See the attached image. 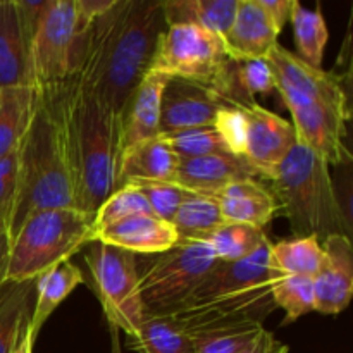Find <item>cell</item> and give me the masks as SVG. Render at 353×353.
<instances>
[{"label": "cell", "mask_w": 353, "mask_h": 353, "mask_svg": "<svg viewBox=\"0 0 353 353\" xmlns=\"http://www.w3.org/2000/svg\"><path fill=\"white\" fill-rule=\"evenodd\" d=\"M268 179L295 238L314 236L323 243L333 234L348 236L350 226L334 190L330 165L312 152L296 143Z\"/></svg>", "instance_id": "4"}, {"label": "cell", "mask_w": 353, "mask_h": 353, "mask_svg": "<svg viewBox=\"0 0 353 353\" xmlns=\"http://www.w3.org/2000/svg\"><path fill=\"white\" fill-rule=\"evenodd\" d=\"M245 114L243 159L269 178L296 145L292 123L264 109L257 102L241 105Z\"/></svg>", "instance_id": "14"}, {"label": "cell", "mask_w": 353, "mask_h": 353, "mask_svg": "<svg viewBox=\"0 0 353 353\" xmlns=\"http://www.w3.org/2000/svg\"><path fill=\"white\" fill-rule=\"evenodd\" d=\"M214 128L219 131L230 154L243 157L245 114L241 105H228L217 114Z\"/></svg>", "instance_id": "39"}, {"label": "cell", "mask_w": 353, "mask_h": 353, "mask_svg": "<svg viewBox=\"0 0 353 353\" xmlns=\"http://www.w3.org/2000/svg\"><path fill=\"white\" fill-rule=\"evenodd\" d=\"M234 81L241 95L255 102L257 93H269L274 90V76L268 59H248L234 62Z\"/></svg>", "instance_id": "38"}, {"label": "cell", "mask_w": 353, "mask_h": 353, "mask_svg": "<svg viewBox=\"0 0 353 353\" xmlns=\"http://www.w3.org/2000/svg\"><path fill=\"white\" fill-rule=\"evenodd\" d=\"M219 262L205 240H179L171 250L154 255L138 269L145 316H172L181 310Z\"/></svg>", "instance_id": "6"}, {"label": "cell", "mask_w": 353, "mask_h": 353, "mask_svg": "<svg viewBox=\"0 0 353 353\" xmlns=\"http://www.w3.org/2000/svg\"><path fill=\"white\" fill-rule=\"evenodd\" d=\"M37 90L33 116L17 148L19 181L9 221L10 240L33 214L74 209L62 85L37 86Z\"/></svg>", "instance_id": "2"}, {"label": "cell", "mask_w": 353, "mask_h": 353, "mask_svg": "<svg viewBox=\"0 0 353 353\" xmlns=\"http://www.w3.org/2000/svg\"><path fill=\"white\" fill-rule=\"evenodd\" d=\"M141 214H152L150 205L137 186L126 183V185H121L99 207V210L95 212V219H93V230L97 234L103 228L112 226V224L128 219V217L141 216ZM95 234H93V238H95Z\"/></svg>", "instance_id": "34"}, {"label": "cell", "mask_w": 353, "mask_h": 353, "mask_svg": "<svg viewBox=\"0 0 353 353\" xmlns=\"http://www.w3.org/2000/svg\"><path fill=\"white\" fill-rule=\"evenodd\" d=\"M290 23L293 26V37H295L296 52L299 57L314 68H321L326 50L327 40H330V30L324 21L321 9H307L302 3H293Z\"/></svg>", "instance_id": "31"}, {"label": "cell", "mask_w": 353, "mask_h": 353, "mask_svg": "<svg viewBox=\"0 0 353 353\" xmlns=\"http://www.w3.org/2000/svg\"><path fill=\"white\" fill-rule=\"evenodd\" d=\"M288 352H290L288 345L279 341L271 331L264 330L254 341H250L247 347L241 348V350L236 353H288Z\"/></svg>", "instance_id": "41"}, {"label": "cell", "mask_w": 353, "mask_h": 353, "mask_svg": "<svg viewBox=\"0 0 353 353\" xmlns=\"http://www.w3.org/2000/svg\"><path fill=\"white\" fill-rule=\"evenodd\" d=\"M62 103L74 209L95 214L117 188L119 116L72 81L62 83Z\"/></svg>", "instance_id": "3"}, {"label": "cell", "mask_w": 353, "mask_h": 353, "mask_svg": "<svg viewBox=\"0 0 353 353\" xmlns=\"http://www.w3.org/2000/svg\"><path fill=\"white\" fill-rule=\"evenodd\" d=\"M93 241L123 248L134 255H157L171 250L179 238L171 223L154 214H141L103 228L95 234Z\"/></svg>", "instance_id": "19"}, {"label": "cell", "mask_w": 353, "mask_h": 353, "mask_svg": "<svg viewBox=\"0 0 353 353\" xmlns=\"http://www.w3.org/2000/svg\"><path fill=\"white\" fill-rule=\"evenodd\" d=\"M37 279L6 281L0 286V353H21L34 347L31 334Z\"/></svg>", "instance_id": "20"}, {"label": "cell", "mask_w": 353, "mask_h": 353, "mask_svg": "<svg viewBox=\"0 0 353 353\" xmlns=\"http://www.w3.org/2000/svg\"><path fill=\"white\" fill-rule=\"evenodd\" d=\"M323 243L314 236L292 238L279 243H272L269 248V269L278 279L290 276L312 278L323 264Z\"/></svg>", "instance_id": "27"}, {"label": "cell", "mask_w": 353, "mask_h": 353, "mask_svg": "<svg viewBox=\"0 0 353 353\" xmlns=\"http://www.w3.org/2000/svg\"><path fill=\"white\" fill-rule=\"evenodd\" d=\"M212 196L219 203L224 223L250 224L264 230L279 212L274 195L259 179L231 183Z\"/></svg>", "instance_id": "23"}, {"label": "cell", "mask_w": 353, "mask_h": 353, "mask_svg": "<svg viewBox=\"0 0 353 353\" xmlns=\"http://www.w3.org/2000/svg\"><path fill=\"white\" fill-rule=\"evenodd\" d=\"M228 105L212 86L168 78L161 100V134L214 126L217 114Z\"/></svg>", "instance_id": "13"}, {"label": "cell", "mask_w": 353, "mask_h": 353, "mask_svg": "<svg viewBox=\"0 0 353 353\" xmlns=\"http://www.w3.org/2000/svg\"><path fill=\"white\" fill-rule=\"evenodd\" d=\"M259 3H261L262 9L268 12V16L271 17L274 26L278 28V31L281 33L285 24L290 21V16H292V9L295 0H259Z\"/></svg>", "instance_id": "42"}, {"label": "cell", "mask_w": 353, "mask_h": 353, "mask_svg": "<svg viewBox=\"0 0 353 353\" xmlns=\"http://www.w3.org/2000/svg\"><path fill=\"white\" fill-rule=\"evenodd\" d=\"M95 214L78 209H50L33 214L10 240L6 281L37 279L59 262L71 261L93 243Z\"/></svg>", "instance_id": "5"}, {"label": "cell", "mask_w": 353, "mask_h": 353, "mask_svg": "<svg viewBox=\"0 0 353 353\" xmlns=\"http://www.w3.org/2000/svg\"><path fill=\"white\" fill-rule=\"evenodd\" d=\"M172 228L183 241L205 240L210 233L224 224L223 212L212 195L190 192L171 221Z\"/></svg>", "instance_id": "30"}, {"label": "cell", "mask_w": 353, "mask_h": 353, "mask_svg": "<svg viewBox=\"0 0 353 353\" xmlns=\"http://www.w3.org/2000/svg\"><path fill=\"white\" fill-rule=\"evenodd\" d=\"M264 331L259 324L223 327V330L202 331L190 336L195 353H236L254 341Z\"/></svg>", "instance_id": "36"}, {"label": "cell", "mask_w": 353, "mask_h": 353, "mask_svg": "<svg viewBox=\"0 0 353 353\" xmlns=\"http://www.w3.org/2000/svg\"><path fill=\"white\" fill-rule=\"evenodd\" d=\"M0 99H2V88H0Z\"/></svg>", "instance_id": "46"}, {"label": "cell", "mask_w": 353, "mask_h": 353, "mask_svg": "<svg viewBox=\"0 0 353 353\" xmlns=\"http://www.w3.org/2000/svg\"><path fill=\"white\" fill-rule=\"evenodd\" d=\"M109 330H110V353H123V348H121V341H119L121 331L114 326H109Z\"/></svg>", "instance_id": "44"}, {"label": "cell", "mask_w": 353, "mask_h": 353, "mask_svg": "<svg viewBox=\"0 0 353 353\" xmlns=\"http://www.w3.org/2000/svg\"><path fill=\"white\" fill-rule=\"evenodd\" d=\"M34 86L30 41L21 26L16 0H0V88Z\"/></svg>", "instance_id": "22"}, {"label": "cell", "mask_w": 353, "mask_h": 353, "mask_svg": "<svg viewBox=\"0 0 353 353\" xmlns=\"http://www.w3.org/2000/svg\"><path fill=\"white\" fill-rule=\"evenodd\" d=\"M130 185L137 186L147 199L152 214L168 223H171L183 200L190 193L172 181H130Z\"/></svg>", "instance_id": "37"}, {"label": "cell", "mask_w": 353, "mask_h": 353, "mask_svg": "<svg viewBox=\"0 0 353 353\" xmlns=\"http://www.w3.org/2000/svg\"><path fill=\"white\" fill-rule=\"evenodd\" d=\"M271 240H269L268 243L262 245L257 252H254L248 257L233 262H219L216 269L203 279V283L193 293L188 303L272 285L276 278L269 269V248H271Z\"/></svg>", "instance_id": "18"}, {"label": "cell", "mask_w": 353, "mask_h": 353, "mask_svg": "<svg viewBox=\"0 0 353 353\" xmlns=\"http://www.w3.org/2000/svg\"><path fill=\"white\" fill-rule=\"evenodd\" d=\"M271 286L245 290L231 295L193 302L172 314L183 326L188 336L202 331L223 330V327L259 324L264 326V319L276 309L271 296Z\"/></svg>", "instance_id": "10"}, {"label": "cell", "mask_w": 353, "mask_h": 353, "mask_svg": "<svg viewBox=\"0 0 353 353\" xmlns=\"http://www.w3.org/2000/svg\"><path fill=\"white\" fill-rule=\"evenodd\" d=\"M278 28L259 0H238L233 24L224 37L233 59H265L278 45Z\"/></svg>", "instance_id": "21"}, {"label": "cell", "mask_w": 353, "mask_h": 353, "mask_svg": "<svg viewBox=\"0 0 353 353\" xmlns=\"http://www.w3.org/2000/svg\"><path fill=\"white\" fill-rule=\"evenodd\" d=\"M9 250H10L9 230H7L6 221L0 219V286L6 283L7 264H9Z\"/></svg>", "instance_id": "43"}, {"label": "cell", "mask_w": 353, "mask_h": 353, "mask_svg": "<svg viewBox=\"0 0 353 353\" xmlns=\"http://www.w3.org/2000/svg\"><path fill=\"white\" fill-rule=\"evenodd\" d=\"M81 269L71 261L52 265L37 278V299H34L33 317H31V334L37 340L41 327L54 310L71 295L76 286L85 283Z\"/></svg>", "instance_id": "26"}, {"label": "cell", "mask_w": 353, "mask_h": 353, "mask_svg": "<svg viewBox=\"0 0 353 353\" xmlns=\"http://www.w3.org/2000/svg\"><path fill=\"white\" fill-rule=\"evenodd\" d=\"M223 37L193 24H171L159 34L148 71L212 86L231 62Z\"/></svg>", "instance_id": "9"}, {"label": "cell", "mask_w": 353, "mask_h": 353, "mask_svg": "<svg viewBox=\"0 0 353 353\" xmlns=\"http://www.w3.org/2000/svg\"><path fill=\"white\" fill-rule=\"evenodd\" d=\"M257 178L262 176L243 157L233 154H212L179 159L172 183L188 192L214 195L231 183Z\"/></svg>", "instance_id": "17"}, {"label": "cell", "mask_w": 353, "mask_h": 353, "mask_svg": "<svg viewBox=\"0 0 353 353\" xmlns=\"http://www.w3.org/2000/svg\"><path fill=\"white\" fill-rule=\"evenodd\" d=\"M207 245L221 262H233L248 257L269 241L261 228L241 223H224L205 238Z\"/></svg>", "instance_id": "32"}, {"label": "cell", "mask_w": 353, "mask_h": 353, "mask_svg": "<svg viewBox=\"0 0 353 353\" xmlns=\"http://www.w3.org/2000/svg\"><path fill=\"white\" fill-rule=\"evenodd\" d=\"M292 114L296 143L307 148L327 165H343L352 161L347 147V121L350 110L299 99H283Z\"/></svg>", "instance_id": "11"}, {"label": "cell", "mask_w": 353, "mask_h": 353, "mask_svg": "<svg viewBox=\"0 0 353 353\" xmlns=\"http://www.w3.org/2000/svg\"><path fill=\"white\" fill-rule=\"evenodd\" d=\"M126 340L138 353H195L190 336L172 316H145L137 336Z\"/></svg>", "instance_id": "29"}, {"label": "cell", "mask_w": 353, "mask_h": 353, "mask_svg": "<svg viewBox=\"0 0 353 353\" xmlns=\"http://www.w3.org/2000/svg\"><path fill=\"white\" fill-rule=\"evenodd\" d=\"M90 290L100 302L109 326L117 327L126 338L137 336L143 321L140 286H138V259L131 252L93 241L86 245Z\"/></svg>", "instance_id": "8"}, {"label": "cell", "mask_w": 353, "mask_h": 353, "mask_svg": "<svg viewBox=\"0 0 353 353\" xmlns=\"http://www.w3.org/2000/svg\"><path fill=\"white\" fill-rule=\"evenodd\" d=\"M324 259L314 276L316 310L327 316L341 314L353 295V248L350 236L333 234L323 241Z\"/></svg>", "instance_id": "15"}, {"label": "cell", "mask_w": 353, "mask_h": 353, "mask_svg": "<svg viewBox=\"0 0 353 353\" xmlns=\"http://www.w3.org/2000/svg\"><path fill=\"white\" fill-rule=\"evenodd\" d=\"M93 21L76 0H50L31 41L30 57L34 86L71 81L81 69Z\"/></svg>", "instance_id": "7"}, {"label": "cell", "mask_w": 353, "mask_h": 353, "mask_svg": "<svg viewBox=\"0 0 353 353\" xmlns=\"http://www.w3.org/2000/svg\"><path fill=\"white\" fill-rule=\"evenodd\" d=\"M178 159L203 157L212 154H230L219 131L214 126L192 128L178 133L162 134Z\"/></svg>", "instance_id": "35"}, {"label": "cell", "mask_w": 353, "mask_h": 353, "mask_svg": "<svg viewBox=\"0 0 353 353\" xmlns=\"http://www.w3.org/2000/svg\"><path fill=\"white\" fill-rule=\"evenodd\" d=\"M168 76L148 71L119 114L121 154L133 145L161 137V100Z\"/></svg>", "instance_id": "16"}, {"label": "cell", "mask_w": 353, "mask_h": 353, "mask_svg": "<svg viewBox=\"0 0 353 353\" xmlns=\"http://www.w3.org/2000/svg\"><path fill=\"white\" fill-rule=\"evenodd\" d=\"M265 59L274 76V90H278L281 99L307 100L350 110L347 90L340 74L307 64L279 43Z\"/></svg>", "instance_id": "12"}, {"label": "cell", "mask_w": 353, "mask_h": 353, "mask_svg": "<svg viewBox=\"0 0 353 353\" xmlns=\"http://www.w3.org/2000/svg\"><path fill=\"white\" fill-rule=\"evenodd\" d=\"M37 86L2 88L0 99V159L19 148L21 140L30 126L37 103Z\"/></svg>", "instance_id": "28"}, {"label": "cell", "mask_w": 353, "mask_h": 353, "mask_svg": "<svg viewBox=\"0 0 353 353\" xmlns=\"http://www.w3.org/2000/svg\"><path fill=\"white\" fill-rule=\"evenodd\" d=\"M178 162L162 134L133 145L121 154L117 188L130 181H172Z\"/></svg>", "instance_id": "24"}, {"label": "cell", "mask_w": 353, "mask_h": 353, "mask_svg": "<svg viewBox=\"0 0 353 353\" xmlns=\"http://www.w3.org/2000/svg\"><path fill=\"white\" fill-rule=\"evenodd\" d=\"M164 28L161 0H116L93 21L85 61L71 81L119 116L148 72Z\"/></svg>", "instance_id": "1"}, {"label": "cell", "mask_w": 353, "mask_h": 353, "mask_svg": "<svg viewBox=\"0 0 353 353\" xmlns=\"http://www.w3.org/2000/svg\"><path fill=\"white\" fill-rule=\"evenodd\" d=\"M17 181H19V159L16 150L0 159V219L6 221L7 230L16 202Z\"/></svg>", "instance_id": "40"}, {"label": "cell", "mask_w": 353, "mask_h": 353, "mask_svg": "<svg viewBox=\"0 0 353 353\" xmlns=\"http://www.w3.org/2000/svg\"><path fill=\"white\" fill-rule=\"evenodd\" d=\"M238 0H161L165 26L193 24L226 37L236 14Z\"/></svg>", "instance_id": "25"}, {"label": "cell", "mask_w": 353, "mask_h": 353, "mask_svg": "<svg viewBox=\"0 0 353 353\" xmlns=\"http://www.w3.org/2000/svg\"><path fill=\"white\" fill-rule=\"evenodd\" d=\"M271 296L276 309H283L286 319L283 324L299 321L305 314L316 310V292L314 279L303 276H290L278 279L271 286Z\"/></svg>", "instance_id": "33"}, {"label": "cell", "mask_w": 353, "mask_h": 353, "mask_svg": "<svg viewBox=\"0 0 353 353\" xmlns=\"http://www.w3.org/2000/svg\"><path fill=\"white\" fill-rule=\"evenodd\" d=\"M21 353H33V347H26Z\"/></svg>", "instance_id": "45"}]
</instances>
